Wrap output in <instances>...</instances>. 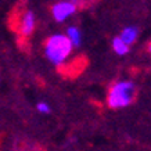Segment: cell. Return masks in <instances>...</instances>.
I'll list each match as a JSON object with an SVG mask.
<instances>
[{
    "instance_id": "obj_1",
    "label": "cell",
    "mask_w": 151,
    "mask_h": 151,
    "mask_svg": "<svg viewBox=\"0 0 151 151\" xmlns=\"http://www.w3.org/2000/svg\"><path fill=\"white\" fill-rule=\"evenodd\" d=\"M72 49L73 46L71 45V42L63 33L51 35L45 43V54L47 60L57 67L63 65L67 61V58L72 53Z\"/></svg>"
},
{
    "instance_id": "obj_2",
    "label": "cell",
    "mask_w": 151,
    "mask_h": 151,
    "mask_svg": "<svg viewBox=\"0 0 151 151\" xmlns=\"http://www.w3.org/2000/svg\"><path fill=\"white\" fill-rule=\"evenodd\" d=\"M134 96V85L130 81H121L114 83L107 96V104L111 108L128 107Z\"/></svg>"
},
{
    "instance_id": "obj_3",
    "label": "cell",
    "mask_w": 151,
    "mask_h": 151,
    "mask_svg": "<svg viewBox=\"0 0 151 151\" xmlns=\"http://www.w3.org/2000/svg\"><path fill=\"white\" fill-rule=\"evenodd\" d=\"M78 4L75 1H58L51 7V15L57 22H64L71 15L76 13Z\"/></svg>"
},
{
    "instance_id": "obj_4",
    "label": "cell",
    "mask_w": 151,
    "mask_h": 151,
    "mask_svg": "<svg viewBox=\"0 0 151 151\" xmlns=\"http://www.w3.org/2000/svg\"><path fill=\"white\" fill-rule=\"evenodd\" d=\"M35 25H36L35 13H33L32 10H25L22 13V15H21V18H19V22H18L19 33H21L24 37L29 36V35L33 32Z\"/></svg>"
},
{
    "instance_id": "obj_5",
    "label": "cell",
    "mask_w": 151,
    "mask_h": 151,
    "mask_svg": "<svg viewBox=\"0 0 151 151\" xmlns=\"http://www.w3.org/2000/svg\"><path fill=\"white\" fill-rule=\"evenodd\" d=\"M137 36H139V29L136 27H126L124 31L121 32V35H119V37H121L128 46H130L133 42L137 39Z\"/></svg>"
},
{
    "instance_id": "obj_6",
    "label": "cell",
    "mask_w": 151,
    "mask_h": 151,
    "mask_svg": "<svg viewBox=\"0 0 151 151\" xmlns=\"http://www.w3.org/2000/svg\"><path fill=\"white\" fill-rule=\"evenodd\" d=\"M65 36L68 37V40L71 42V45L73 47H79L82 43V33L76 27H68L67 28V32Z\"/></svg>"
},
{
    "instance_id": "obj_7",
    "label": "cell",
    "mask_w": 151,
    "mask_h": 151,
    "mask_svg": "<svg viewBox=\"0 0 151 151\" xmlns=\"http://www.w3.org/2000/svg\"><path fill=\"white\" fill-rule=\"evenodd\" d=\"M112 49L118 55H126L130 50V46H128L121 37L116 36L112 39Z\"/></svg>"
},
{
    "instance_id": "obj_8",
    "label": "cell",
    "mask_w": 151,
    "mask_h": 151,
    "mask_svg": "<svg viewBox=\"0 0 151 151\" xmlns=\"http://www.w3.org/2000/svg\"><path fill=\"white\" fill-rule=\"evenodd\" d=\"M36 110L40 112V114H49L50 112V105L47 104L46 101H40V103H37L36 105Z\"/></svg>"
},
{
    "instance_id": "obj_9",
    "label": "cell",
    "mask_w": 151,
    "mask_h": 151,
    "mask_svg": "<svg viewBox=\"0 0 151 151\" xmlns=\"http://www.w3.org/2000/svg\"><path fill=\"white\" fill-rule=\"evenodd\" d=\"M148 50H150V51H151V45H150V46H148Z\"/></svg>"
}]
</instances>
